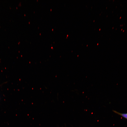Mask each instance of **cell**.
<instances>
[{"mask_svg":"<svg viewBox=\"0 0 127 127\" xmlns=\"http://www.w3.org/2000/svg\"><path fill=\"white\" fill-rule=\"evenodd\" d=\"M113 111L115 113L127 119V113H121L115 111L113 110Z\"/></svg>","mask_w":127,"mask_h":127,"instance_id":"obj_1","label":"cell"}]
</instances>
